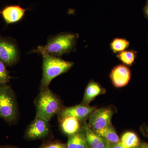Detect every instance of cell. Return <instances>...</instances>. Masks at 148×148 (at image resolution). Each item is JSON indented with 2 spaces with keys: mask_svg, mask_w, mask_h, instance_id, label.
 <instances>
[{
  "mask_svg": "<svg viewBox=\"0 0 148 148\" xmlns=\"http://www.w3.org/2000/svg\"><path fill=\"white\" fill-rule=\"evenodd\" d=\"M49 122L40 117L36 116L26 129L24 138L26 140H33L47 138L50 132Z\"/></svg>",
  "mask_w": 148,
  "mask_h": 148,
  "instance_id": "obj_6",
  "label": "cell"
},
{
  "mask_svg": "<svg viewBox=\"0 0 148 148\" xmlns=\"http://www.w3.org/2000/svg\"><path fill=\"white\" fill-rule=\"evenodd\" d=\"M79 36L78 34L75 33H60L49 38L46 45L39 46L31 52L42 55L48 53L59 57L75 51Z\"/></svg>",
  "mask_w": 148,
  "mask_h": 148,
  "instance_id": "obj_1",
  "label": "cell"
},
{
  "mask_svg": "<svg viewBox=\"0 0 148 148\" xmlns=\"http://www.w3.org/2000/svg\"><path fill=\"white\" fill-rule=\"evenodd\" d=\"M40 148H67V146L61 142L51 141L44 143Z\"/></svg>",
  "mask_w": 148,
  "mask_h": 148,
  "instance_id": "obj_20",
  "label": "cell"
},
{
  "mask_svg": "<svg viewBox=\"0 0 148 148\" xmlns=\"http://www.w3.org/2000/svg\"><path fill=\"white\" fill-rule=\"evenodd\" d=\"M20 59V52L16 41L0 35V60L7 66H15Z\"/></svg>",
  "mask_w": 148,
  "mask_h": 148,
  "instance_id": "obj_5",
  "label": "cell"
},
{
  "mask_svg": "<svg viewBox=\"0 0 148 148\" xmlns=\"http://www.w3.org/2000/svg\"><path fill=\"white\" fill-rule=\"evenodd\" d=\"M110 77L115 87L121 88L128 84L131 79V72L127 66L120 64L114 67Z\"/></svg>",
  "mask_w": 148,
  "mask_h": 148,
  "instance_id": "obj_9",
  "label": "cell"
},
{
  "mask_svg": "<svg viewBox=\"0 0 148 148\" xmlns=\"http://www.w3.org/2000/svg\"><path fill=\"white\" fill-rule=\"evenodd\" d=\"M143 10H144L145 16L148 19V0L146 2L145 5V6Z\"/></svg>",
  "mask_w": 148,
  "mask_h": 148,
  "instance_id": "obj_22",
  "label": "cell"
},
{
  "mask_svg": "<svg viewBox=\"0 0 148 148\" xmlns=\"http://www.w3.org/2000/svg\"><path fill=\"white\" fill-rule=\"evenodd\" d=\"M28 9L22 8L19 5H10L5 7L1 13L7 24H12L22 20Z\"/></svg>",
  "mask_w": 148,
  "mask_h": 148,
  "instance_id": "obj_10",
  "label": "cell"
},
{
  "mask_svg": "<svg viewBox=\"0 0 148 148\" xmlns=\"http://www.w3.org/2000/svg\"><path fill=\"white\" fill-rule=\"evenodd\" d=\"M110 144H114L120 141L119 138L112 123L108 126L95 131Z\"/></svg>",
  "mask_w": 148,
  "mask_h": 148,
  "instance_id": "obj_15",
  "label": "cell"
},
{
  "mask_svg": "<svg viewBox=\"0 0 148 148\" xmlns=\"http://www.w3.org/2000/svg\"><path fill=\"white\" fill-rule=\"evenodd\" d=\"M83 129L88 148H105L108 142L91 129L88 124L84 123Z\"/></svg>",
  "mask_w": 148,
  "mask_h": 148,
  "instance_id": "obj_11",
  "label": "cell"
},
{
  "mask_svg": "<svg viewBox=\"0 0 148 148\" xmlns=\"http://www.w3.org/2000/svg\"><path fill=\"white\" fill-rule=\"evenodd\" d=\"M0 148H18L15 146L11 145L1 146L0 147Z\"/></svg>",
  "mask_w": 148,
  "mask_h": 148,
  "instance_id": "obj_24",
  "label": "cell"
},
{
  "mask_svg": "<svg viewBox=\"0 0 148 148\" xmlns=\"http://www.w3.org/2000/svg\"><path fill=\"white\" fill-rule=\"evenodd\" d=\"M130 42L125 39L116 38L111 42L110 46L114 53H119L129 47Z\"/></svg>",
  "mask_w": 148,
  "mask_h": 148,
  "instance_id": "obj_17",
  "label": "cell"
},
{
  "mask_svg": "<svg viewBox=\"0 0 148 148\" xmlns=\"http://www.w3.org/2000/svg\"><path fill=\"white\" fill-rule=\"evenodd\" d=\"M6 66L3 62L0 60V86L7 84L12 78Z\"/></svg>",
  "mask_w": 148,
  "mask_h": 148,
  "instance_id": "obj_19",
  "label": "cell"
},
{
  "mask_svg": "<svg viewBox=\"0 0 148 148\" xmlns=\"http://www.w3.org/2000/svg\"><path fill=\"white\" fill-rule=\"evenodd\" d=\"M113 112L109 108L95 110L89 116L88 125L95 131L100 130L111 124Z\"/></svg>",
  "mask_w": 148,
  "mask_h": 148,
  "instance_id": "obj_7",
  "label": "cell"
},
{
  "mask_svg": "<svg viewBox=\"0 0 148 148\" xmlns=\"http://www.w3.org/2000/svg\"><path fill=\"white\" fill-rule=\"evenodd\" d=\"M147 132L148 134V127L147 128Z\"/></svg>",
  "mask_w": 148,
  "mask_h": 148,
  "instance_id": "obj_26",
  "label": "cell"
},
{
  "mask_svg": "<svg viewBox=\"0 0 148 148\" xmlns=\"http://www.w3.org/2000/svg\"><path fill=\"white\" fill-rule=\"evenodd\" d=\"M66 146L67 148H88L83 127L77 133L69 136Z\"/></svg>",
  "mask_w": 148,
  "mask_h": 148,
  "instance_id": "obj_14",
  "label": "cell"
},
{
  "mask_svg": "<svg viewBox=\"0 0 148 148\" xmlns=\"http://www.w3.org/2000/svg\"><path fill=\"white\" fill-rule=\"evenodd\" d=\"M18 117V104L13 89L8 84L0 86V118L12 124Z\"/></svg>",
  "mask_w": 148,
  "mask_h": 148,
  "instance_id": "obj_4",
  "label": "cell"
},
{
  "mask_svg": "<svg viewBox=\"0 0 148 148\" xmlns=\"http://www.w3.org/2000/svg\"><path fill=\"white\" fill-rule=\"evenodd\" d=\"M42 56V75L40 90L49 88L51 81L61 74L65 73L73 67L74 63L45 53Z\"/></svg>",
  "mask_w": 148,
  "mask_h": 148,
  "instance_id": "obj_3",
  "label": "cell"
},
{
  "mask_svg": "<svg viewBox=\"0 0 148 148\" xmlns=\"http://www.w3.org/2000/svg\"><path fill=\"white\" fill-rule=\"evenodd\" d=\"M137 52L134 50H125L118 53L116 56L125 65L132 66L135 62Z\"/></svg>",
  "mask_w": 148,
  "mask_h": 148,
  "instance_id": "obj_18",
  "label": "cell"
},
{
  "mask_svg": "<svg viewBox=\"0 0 148 148\" xmlns=\"http://www.w3.org/2000/svg\"><path fill=\"white\" fill-rule=\"evenodd\" d=\"M106 90L98 83L91 81L88 84L86 88L83 99L81 104L89 106L90 102L97 96L106 93Z\"/></svg>",
  "mask_w": 148,
  "mask_h": 148,
  "instance_id": "obj_13",
  "label": "cell"
},
{
  "mask_svg": "<svg viewBox=\"0 0 148 148\" xmlns=\"http://www.w3.org/2000/svg\"><path fill=\"white\" fill-rule=\"evenodd\" d=\"M138 148H148V144L145 143L140 144Z\"/></svg>",
  "mask_w": 148,
  "mask_h": 148,
  "instance_id": "obj_23",
  "label": "cell"
},
{
  "mask_svg": "<svg viewBox=\"0 0 148 148\" xmlns=\"http://www.w3.org/2000/svg\"><path fill=\"white\" fill-rule=\"evenodd\" d=\"M95 110L96 108L95 107L80 104L72 107H64L57 114V116L58 119L72 116L84 123L86 119L89 117Z\"/></svg>",
  "mask_w": 148,
  "mask_h": 148,
  "instance_id": "obj_8",
  "label": "cell"
},
{
  "mask_svg": "<svg viewBox=\"0 0 148 148\" xmlns=\"http://www.w3.org/2000/svg\"><path fill=\"white\" fill-rule=\"evenodd\" d=\"M110 148H126L123 145L120 141L114 144H110Z\"/></svg>",
  "mask_w": 148,
  "mask_h": 148,
  "instance_id": "obj_21",
  "label": "cell"
},
{
  "mask_svg": "<svg viewBox=\"0 0 148 148\" xmlns=\"http://www.w3.org/2000/svg\"><path fill=\"white\" fill-rule=\"evenodd\" d=\"M40 90L39 93L34 101L36 116L49 121L64 106L60 98L52 92L49 88Z\"/></svg>",
  "mask_w": 148,
  "mask_h": 148,
  "instance_id": "obj_2",
  "label": "cell"
},
{
  "mask_svg": "<svg viewBox=\"0 0 148 148\" xmlns=\"http://www.w3.org/2000/svg\"><path fill=\"white\" fill-rule=\"evenodd\" d=\"M58 120L61 131L68 136L77 133L82 128V122L74 117H66Z\"/></svg>",
  "mask_w": 148,
  "mask_h": 148,
  "instance_id": "obj_12",
  "label": "cell"
},
{
  "mask_svg": "<svg viewBox=\"0 0 148 148\" xmlns=\"http://www.w3.org/2000/svg\"><path fill=\"white\" fill-rule=\"evenodd\" d=\"M105 148H110V144L108 143Z\"/></svg>",
  "mask_w": 148,
  "mask_h": 148,
  "instance_id": "obj_25",
  "label": "cell"
},
{
  "mask_svg": "<svg viewBox=\"0 0 148 148\" xmlns=\"http://www.w3.org/2000/svg\"><path fill=\"white\" fill-rule=\"evenodd\" d=\"M120 141L126 148H138L140 144L138 136L132 132L125 133L122 136Z\"/></svg>",
  "mask_w": 148,
  "mask_h": 148,
  "instance_id": "obj_16",
  "label": "cell"
}]
</instances>
